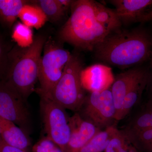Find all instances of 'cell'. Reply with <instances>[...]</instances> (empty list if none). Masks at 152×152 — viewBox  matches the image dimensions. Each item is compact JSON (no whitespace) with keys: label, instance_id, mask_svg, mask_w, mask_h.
Here are the masks:
<instances>
[{"label":"cell","instance_id":"cell-28","mask_svg":"<svg viewBox=\"0 0 152 152\" xmlns=\"http://www.w3.org/2000/svg\"><path fill=\"white\" fill-rule=\"evenodd\" d=\"M145 106L151 115L152 128V100H149L146 104L145 105Z\"/></svg>","mask_w":152,"mask_h":152},{"label":"cell","instance_id":"cell-23","mask_svg":"<svg viewBox=\"0 0 152 152\" xmlns=\"http://www.w3.org/2000/svg\"><path fill=\"white\" fill-rule=\"evenodd\" d=\"M13 46L0 34V80L4 78L7 65L9 53Z\"/></svg>","mask_w":152,"mask_h":152},{"label":"cell","instance_id":"cell-5","mask_svg":"<svg viewBox=\"0 0 152 152\" xmlns=\"http://www.w3.org/2000/svg\"><path fill=\"white\" fill-rule=\"evenodd\" d=\"M38 71L40 87L35 91L39 95L49 96L61 79L72 54L50 37L45 43Z\"/></svg>","mask_w":152,"mask_h":152},{"label":"cell","instance_id":"cell-14","mask_svg":"<svg viewBox=\"0 0 152 152\" xmlns=\"http://www.w3.org/2000/svg\"><path fill=\"white\" fill-rule=\"evenodd\" d=\"M148 70L133 85L126 95L116 121L124 119L129 114L133 108L138 103L144 90L146 88Z\"/></svg>","mask_w":152,"mask_h":152},{"label":"cell","instance_id":"cell-3","mask_svg":"<svg viewBox=\"0 0 152 152\" xmlns=\"http://www.w3.org/2000/svg\"><path fill=\"white\" fill-rule=\"evenodd\" d=\"M47 39L45 36L39 34L35 37L30 46L22 48L16 45L9 52L7 69L3 80L26 101L35 91L39 63Z\"/></svg>","mask_w":152,"mask_h":152},{"label":"cell","instance_id":"cell-15","mask_svg":"<svg viewBox=\"0 0 152 152\" xmlns=\"http://www.w3.org/2000/svg\"><path fill=\"white\" fill-rule=\"evenodd\" d=\"M29 1L26 0H0V23L5 28L12 29L22 8Z\"/></svg>","mask_w":152,"mask_h":152},{"label":"cell","instance_id":"cell-25","mask_svg":"<svg viewBox=\"0 0 152 152\" xmlns=\"http://www.w3.org/2000/svg\"><path fill=\"white\" fill-rule=\"evenodd\" d=\"M0 152H28L25 150L11 146L0 139Z\"/></svg>","mask_w":152,"mask_h":152},{"label":"cell","instance_id":"cell-26","mask_svg":"<svg viewBox=\"0 0 152 152\" xmlns=\"http://www.w3.org/2000/svg\"><path fill=\"white\" fill-rule=\"evenodd\" d=\"M150 68L148 69V77L146 88L149 100H152V58L149 61Z\"/></svg>","mask_w":152,"mask_h":152},{"label":"cell","instance_id":"cell-13","mask_svg":"<svg viewBox=\"0 0 152 152\" xmlns=\"http://www.w3.org/2000/svg\"><path fill=\"white\" fill-rule=\"evenodd\" d=\"M0 132L6 143L28 152L31 142L28 134L15 124L0 117Z\"/></svg>","mask_w":152,"mask_h":152},{"label":"cell","instance_id":"cell-2","mask_svg":"<svg viewBox=\"0 0 152 152\" xmlns=\"http://www.w3.org/2000/svg\"><path fill=\"white\" fill-rule=\"evenodd\" d=\"M93 51L95 58L121 69H131L152 58V36L145 30L120 29L110 34Z\"/></svg>","mask_w":152,"mask_h":152},{"label":"cell","instance_id":"cell-29","mask_svg":"<svg viewBox=\"0 0 152 152\" xmlns=\"http://www.w3.org/2000/svg\"><path fill=\"white\" fill-rule=\"evenodd\" d=\"M1 138V132H0V139Z\"/></svg>","mask_w":152,"mask_h":152},{"label":"cell","instance_id":"cell-7","mask_svg":"<svg viewBox=\"0 0 152 152\" xmlns=\"http://www.w3.org/2000/svg\"><path fill=\"white\" fill-rule=\"evenodd\" d=\"M39 96L41 114L47 137L65 152L70 136L69 117L66 109L50 97Z\"/></svg>","mask_w":152,"mask_h":152},{"label":"cell","instance_id":"cell-10","mask_svg":"<svg viewBox=\"0 0 152 152\" xmlns=\"http://www.w3.org/2000/svg\"><path fill=\"white\" fill-rule=\"evenodd\" d=\"M80 79L85 91L91 93L102 91L110 88L115 77L110 67L98 64L83 69Z\"/></svg>","mask_w":152,"mask_h":152},{"label":"cell","instance_id":"cell-22","mask_svg":"<svg viewBox=\"0 0 152 152\" xmlns=\"http://www.w3.org/2000/svg\"><path fill=\"white\" fill-rule=\"evenodd\" d=\"M124 135L139 152H152V128Z\"/></svg>","mask_w":152,"mask_h":152},{"label":"cell","instance_id":"cell-19","mask_svg":"<svg viewBox=\"0 0 152 152\" xmlns=\"http://www.w3.org/2000/svg\"><path fill=\"white\" fill-rule=\"evenodd\" d=\"M31 1L40 8L48 20L54 23L61 20L67 12L58 0H38Z\"/></svg>","mask_w":152,"mask_h":152},{"label":"cell","instance_id":"cell-24","mask_svg":"<svg viewBox=\"0 0 152 152\" xmlns=\"http://www.w3.org/2000/svg\"><path fill=\"white\" fill-rule=\"evenodd\" d=\"M32 152H64L61 149L48 137L41 139L33 147Z\"/></svg>","mask_w":152,"mask_h":152},{"label":"cell","instance_id":"cell-18","mask_svg":"<svg viewBox=\"0 0 152 152\" xmlns=\"http://www.w3.org/2000/svg\"><path fill=\"white\" fill-rule=\"evenodd\" d=\"M115 126L101 131L95 135L79 152H103L104 151L111 137Z\"/></svg>","mask_w":152,"mask_h":152},{"label":"cell","instance_id":"cell-27","mask_svg":"<svg viewBox=\"0 0 152 152\" xmlns=\"http://www.w3.org/2000/svg\"><path fill=\"white\" fill-rule=\"evenodd\" d=\"M64 10L67 12L69 9H71L74 1L72 0H58Z\"/></svg>","mask_w":152,"mask_h":152},{"label":"cell","instance_id":"cell-8","mask_svg":"<svg viewBox=\"0 0 152 152\" xmlns=\"http://www.w3.org/2000/svg\"><path fill=\"white\" fill-rule=\"evenodd\" d=\"M0 117L17 125L28 134L30 113L26 101L4 80H0Z\"/></svg>","mask_w":152,"mask_h":152},{"label":"cell","instance_id":"cell-20","mask_svg":"<svg viewBox=\"0 0 152 152\" xmlns=\"http://www.w3.org/2000/svg\"><path fill=\"white\" fill-rule=\"evenodd\" d=\"M104 152H139L121 130L114 128L111 137Z\"/></svg>","mask_w":152,"mask_h":152},{"label":"cell","instance_id":"cell-12","mask_svg":"<svg viewBox=\"0 0 152 152\" xmlns=\"http://www.w3.org/2000/svg\"><path fill=\"white\" fill-rule=\"evenodd\" d=\"M148 69L135 67L118 74L115 77L111 91L116 110V120L119 114L123 102L133 85L145 73Z\"/></svg>","mask_w":152,"mask_h":152},{"label":"cell","instance_id":"cell-9","mask_svg":"<svg viewBox=\"0 0 152 152\" xmlns=\"http://www.w3.org/2000/svg\"><path fill=\"white\" fill-rule=\"evenodd\" d=\"M122 24L152 22V0H112Z\"/></svg>","mask_w":152,"mask_h":152},{"label":"cell","instance_id":"cell-1","mask_svg":"<svg viewBox=\"0 0 152 152\" xmlns=\"http://www.w3.org/2000/svg\"><path fill=\"white\" fill-rule=\"evenodd\" d=\"M71 15L60 30L62 42L86 51H93L110 34L121 29L122 23L114 10L93 0L74 1Z\"/></svg>","mask_w":152,"mask_h":152},{"label":"cell","instance_id":"cell-16","mask_svg":"<svg viewBox=\"0 0 152 152\" xmlns=\"http://www.w3.org/2000/svg\"><path fill=\"white\" fill-rule=\"evenodd\" d=\"M18 18L25 25L37 29L42 28L48 20L40 8L32 2L31 1L23 7Z\"/></svg>","mask_w":152,"mask_h":152},{"label":"cell","instance_id":"cell-11","mask_svg":"<svg viewBox=\"0 0 152 152\" xmlns=\"http://www.w3.org/2000/svg\"><path fill=\"white\" fill-rule=\"evenodd\" d=\"M69 122L70 136L65 152H79L90 140L101 131L83 118L77 112L69 117Z\"/></svg>","mask_w":152,"mask_h":152},{"label":"cell","instance_id":"cell-6","mask_svg":"<svg viewBox=\"0 0 152 152\" xmlns=\"http://www.w3.org/2000/svg\"><path fill=\"white\" fill-rule=\"evenodd\" d=\"M77 113L100 130L115 126L116 110L111 88L86 95L83 105Z\"/></svg>","mask_w":152,"mask_h":152},{"label":"cell","instance_id":"cell-4","mask_svg":"<svg viewBox=\"0 0 152 152\" xmlns=\"http://www.w3.org/2000/svg\"><path fill=\"white\" fill-rule=\"evenodd\" d=\"M83 69L80 56L72 54L61 79L50 94L46 96L50 97L66 110L78 112L86 96L81 82V73Z\"/></svg>","mask_w":152,"mask_h":152},{"label":"cell","instance_id":"cell-17","mask_svg":"<svg viewBox=\"0 0 152 152\" xmlns=\"http://www.w3.org/2000/svg\"><path fill=\"white\" fill-rule=\"evenodd\" d=\"M152 128L151 119L149 112L146 106L129 121L124 128L121 130L125 135L130 134Z\"/></svg>","mask_w":152,"mask_h":152},{"label":"cell","instance_id":"cell-21","mask_svg":"<svg viewBox=\"0 0 152 152\" xmlns=\"http://www.w3.org/2000/svg\"><path fill=\"white\" fill-rule=\"evenodd\" d=\"M12 29L11 37L17 45L20 48H26L33 44L34 37L31 28L22 22H16Z\"/></svg>","mask_w":152,"mask_h":152}]
</instances>
